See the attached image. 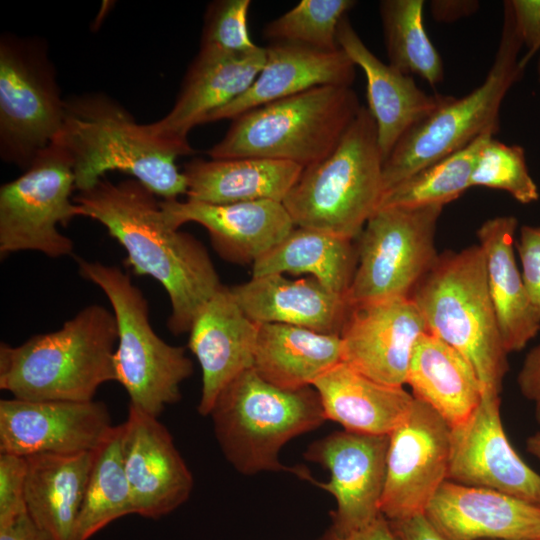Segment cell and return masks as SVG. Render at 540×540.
I'll return each mask as SVG.
<instances>
[{
    "instance_id": "6da1fadb",
    "label": "cell",
    "mask_w": 540,
    "mask_h": 540,
    "mask_svg": "<svg viewBox=\"0 0 540 540\" xmlns=\"http://www.w3.org/2000/svg\"><path fill=\"white\" fill-rule=\"evenodd\" d=\"M157 197L134 178L114 183L103 177L73 200L125 249L134 274L163 286L171 305L167 326L180 335L223 285L206 247L167 221Z\"/></svg>"
},
{
    "instance_id": "7a4b0ae2",
    "label": "cell",
    "mask_w": 540,
    "mask_h": 540,
    "mask_svg": "<svg viewBox=\"0 0 540 540\" xmlns=\"http://www.w3.org/2000/svg\"><path fill=\"white\" fill-rule=\"evenodd\" d=\"M72 164L75 190L95 185L107 172L131 175L163 200L186 194L179 156L194 151L157 136L118 101L101 92L65 99L61 128L54 138Z\"/></svg>"
},
{
    "instance_id": "3957f363",
    "label": "cell",
    "mask_w": 540,
    "mask_h": 540,
    "mask_svg": "<svg viewBox=\"0 0 540 540\" xmlns=\"http://www.w3.org/2000/svg\"><path fill=\"white\" fill-rule=\"evenodd\" d=\"M118 329L113 312L92 304L63 326L18 346L0 344V388L32 401L94 400L98 388L115 381Z\"/></svg>"
},
{
    "instance_id": "277c9868",
    "label": "cell",
    "mask_w": 540,
    "mask_h": 540,
    "mask_svg": "<svg viewBox=\"0 0 540 540\" xmlns=\"http://www.w3.org/2000/svg\"><path fill=\"white\" fill-rule=\"evenodd\" d=\"M209 416L222 453L238 472H290L312 481L306 468L287 467L279 459L287 442L326 420L312 386L283 389L264 380L252 368L221 392Z\"/></svg>"
},
{
    "instance_id": "5b68a950",
    "label": "cell",
    "mask_w": 540,
    "mask_h": 540,
    "mask_svg": "<svg viewBox=\"0 0 540 540\" xmlns=\"http://www.w3.org/2000/svg\"><path fill=\"white\" fill-rule=\"evenodd\" d=\"M410 297L428 332L469 360L485 390L500 394L509 370L508 352L490 299L481 246L440 254Z\"/></svg>"
},
{
    "instance_id": "8992f818",
    "label": "cell",
    "mask_w": 540,
    "mask_h": 540,
    "mask_svg": "<svg viewBox=\"0 0 540 540\" xmlns=\"http://www.w3.org/2000/svg\"><path fill=\"white\" fill-rule=\"evenodd\" d=\"M383 164L376 123L362 106L336 148L303 169L283 205L295 226L353 240L379 207Z\"/></svg>"
},
{
    "instance_id": "52a82bcc",
    "label": "cell",
    "mask_w": 540,
    "mask_h": 540,
    "mask_svg": "<svg viewBox=\"0 0 540 540\" xmlns=\"http://www.w3.org/2000/svg\"><path fill=\"white\" fill-rule=\"evenodd\" d=\"M361 107L351 87H315L232 119L208 155L211 159L282 160L304 169L336 148Z\"/></svg>"
},
{
    "instance_id": "ba28073f",
    "label": "cell",
    "mask_w": 540,
    "mask_h": 540,
    "mask_svg": "<svg viewBox=\"0 0 540 540\" xmlns=\"http://www.w3.org/2000/svg\"><path fill=\"white\" fill-rule=\"evenodd\" d=\"M76 261L81 277L103 291L116 319L115 381L126 390L129 406L158 418L181 399L180 387L192 375L193 362L183 347L165 342L153 330L148 301L128 273L80 257Z\"/></svg>"
},
{
    "instance_id": "9c48e42d",
    "label": "cell",
    "mask_w": 540,
    "mask_h": 540,
    "mask_svg": "<svg viewBox=\"0 0 540 540\" xmlns=\"http://www.w3.org/2000/svg\"><path fill=\"white\" fill-rule=\"evenodd\" d=\"M523 46L505 1L498 48L484 81L462 98L450 96L397 143L383 164L384 192L479 136L498 132L503 100L524 72L519 64Z\"/></svg>"
},
{
    "instance_id": "30bf717a",
    "label": "cell",
    "mask_w": 540,
    "mask_h": 540,
    "mask_svg": "<svg viewBox=\"0 0 540 540\" xmlns=\"http://www.w3.org/2000/svg\"><path fill=\"white\" fill-rule=\"evenodd\" d=\"M65 112L46 43L0 37V157L26 169L58 134Z\"/></svg>"
},
{
    "instance_id": "8fae6325",
    "label": "cell",
    "mask_w": 540,
    "mask_h": 540,
    "mask_svg": "<svg viewBox=\"0 0 540 540\" xmlns=\"http://www.w3.org/2000/svg\"><path fill=\"white\" fill-rule=\"evenodd\" d=\"M443 206L378 208L358 236L350 306L410 297L440 254L435 233Z\"/></svg>"
},
{
    "instance_id": "7c38bea8",
    "label": "cell",
    "mask_w": 540,
    "mask_h": 540,
    "mask_svg": "<svg viewBox=\"0 0 540 540\" xmlns=\"http://www.w3.org/2000/svg\"><path fill=\"white\" fill-rule=\"evenodd\" d=\"M75 179L66 154L51 143L19 177L0 187V255L37 251L51 258L73 253L58 225L83 216L72 196Z\"/></svg>"
},
{
    "instance_id": "4fadbf2b",
    "label": "cell",
    "mask_w": 540,
    "mask_h": 540,
    "mask_svg": "<svg viewBox=\"0 0 540 540\" xmlns=\"http://www.w3.org/2000/svg\"><path fill=\"white\" fill-rule=\"evenodd\" d=\"M451 428L414 398L405 419L389 434L381 514L398 521L425 511L447 480Z\"/></svg>"
},
{
    "instance_id": "5bb4252c",
    "label": "cell",
    "mask_w": 540,
    "mask_h": 540,
    "mask_svg": "<svg viewBox=\"0 0 540 540\" xmlns=\"http://www.w3.org/2000/svg\"><path fill=\"white\" fill-rule=\"evenodd\" d=\"M500 404V394L485 390L469 418L451 428L447 480L496 490L540 506V474L510 444Z\"/></svg>"
},
{
    "instance_id": "9a60e30c",
    "label": "cell",
    "mask_w": 540,
    "mask_h": 540,
    "mask_svg": "<svg viewBox=\"0 0 540 540\" xmlns=\"http://www.w3.org/2000/svg\"><path fill=\"white\" fill-rule=\"evenodd\" d=\"M389 435L337 431L312 442L304 458L330 473L328 482L312 484L336 501L331 526L348 531L367 525L380 514L386 476Z\"/></svg>"
},
{
    "instance_id": "2e32d148",
    "label": "cell",
    "mask_w": 540,
    "mask_h": 540,
    "mask_svg": "<svg viewBox=\"0 0 540 540\" xmlns=\"http://www.w3.org/2000/svg\"><path fill=\"white\" fill-rule=\"evenodd\" d=\"M114 427L100 401H0V453L26 457L95 451Z\"/></svg>"
},
{
    "instance_id": "e0dca14e",
    "label": "cell",
    "mask_w": 540,
    "mask_h": 540,
    "mask_svg": "<svg viewBox=\"0 0 540 540\" xmlns=\"http://www.w3.org/2000/svg\"><path fill=\"white\" fill-rule=\"evenodd\" d=\"M428 332L411 297L350 306L340 332L342 362L383 384H406L415 343Z\"/></svg>"
},
{
    "instance_id": "ac0fdd59",
    "label": "cell",
    "mask_w": 540,
    "mask_h": 540,
    "mask_svg": "<svg viewBox=\"0 0 540 540\" xmlns=\"http://www.w3.org/2000/svg\"><path fill=\"white\" fill-rule=\"evenodd\" d=\"M121 450L134 513L159 519L188 500L193 477L168 429L157 417L129 406Z\"/></svg>"
},
{
    "instance_id": "d6986e66",
    "label": "cell",
    "mask_w": 540,
    "mask_h": 540,
    "mask_svg": "<svg viewBox=\"0 0 540 540\" xmlns=\"http://www.w3.org/2000/svg\"><path fill=\"white\" fill-rule=\"evenodd\" d=\"M265 47L246 52L202 45L190 63L170 111L150 129L159 137L194 151L190 131L216 110L242 95L265 63ZM195 152V151H194Z\"/></svg>"
},
{
    "instance_id": "ffe728a7",
    "label": "cell",
    "mask_w": 540,
    "mask_h": 540,
    "mask_svg": "<svg viewBox=\"0 0 540 540\" xmlns=\"http://www.w3.org/2000/svg\"><path fill=\"white\" fill-rule=\"evenodd\" d=\"M160 205L177 229L189 222L203 226L218 255L232 263L253 264L296 227L283 202L272 200L208 204L171 199Z\"/></svg>"
},
{
    "instance_id": "44dd1931",
    "label": "cell",
    "mask_w": 540,
    "mask_h": 540,
    "mask_svg": "<svg viewBox=\"0 0 540 540\" xmlns=\"http://www.w3.org/2000/svg\"><path fill=\"white\" fill-rule=\"evenodd\" d=\"M258 330L259 324L244 313L226 286L197 313L188 332V347L202 372L200 415L209 416L221 392L253 368Z\"/></svg>"
},
{
    "instance_id": "7402d4cb",
    "label": "cell",
    "mask_w": 540,
    "mask_h": 540,
    "mask_svg": "<svg viewBox=\"0 0 540 540\" xmlns=\"http://www.w3.org/2000/svg\"><path fill=\"white\" fill-rule=\"evenodd\" d=\"M426 517L447 540H540V506L446 480Z\"/></svg>"
},
{
    "instance_id": "603a6c76",
    "label": "cell",
    "mask_w": 540,
    "mask_h": 540,
    "mask_svg": "<svg viewBox=\"0 0 540 540\" xmlns=\"http://www.w3.org/2000/svg\"><path fill=\"white\" fill-rule=\"evenodd\" d=\"M337 42L365 74L368 110L376 123L385 161L397 143L450 96L428 94L417 86L411 75L382 62L364 44L348 16L339 24Z\"/></svg>"
},
{
    "instance_id": "cb8c5ba5",
    "label": "cell",
    "mask_w": 540,
    "mask_h": 540,
    "mask_svg": "<svg viewBox=\"0 0 540 540\" xmlns=\"http://www.w3.org/2000/svg\"><path fill=\"white\" fill-rule=\"evenodd\" d=\"M265 53V63L251 86L209 115L205 124L232 120L256 107L315 87H351L355 79L356 65L341 48L323 51L295 43L271 42Z\"/></svg>"
},
{
    "instance_id": "d4e9b609",
    "label": "cell",
    "mask_w": 540,
    "mask_h": 540,
    "mask_svg": "<svg viewBox=\"0 0 540 540\" xmlns=\"http://www.w3.org/2000/svg\"><path fill=\"white\" fill-rule=\"evenodd\" d=\"M229 289L244 313L257 324L280 323L340 335L350 308L345 296L314 277L252 276Z\"/></svg>"
},
{
    "instance_id": "484cf974",
    "label": "cell",
    "mask_w": 540,
    "mask_h": 540,
    "mask_svg": "<svg viewBox=\"0 0 540 540\" xmlns=\"http://www.w3.org/2000/svg\"><path fill=\"white\" fill-rule=\"evenodd\" d=\"M517 228L514 216H496L477 230L485 256L488 291L508 354L523 350L540 331V315L515 258Z\"/></svg>"
},
{
    "instance_id": "4316f807",
    "label": "cell",
    "mask_w": 540,
    "mask_h": 540,
    "mask_svg": "<svg viewBox=\"0 0 540 540\" xmlns=\"http://www.w3.org/2000/svg\"><path fill=\"white\" fill-rule=\"evenodd\" d=\"M326 420L344 430L389 435L409 413L414 397L403 386L377 382L341 362L312 385Z\"/></svg>"
},
{
    "instance_id": "83f0119b",
    "label": "cell",
    "mask_w": 540,
    "mask_h": 540,
    "mask_svg": "<svg viewBox=\"0 0 540 540\" xmlns=\"http://www.w3.org/2000/svg\"><path fill=\"white\" fill-rule=\"evenodd\" d=\"M406 384L453 428L469 418L485 388L469 360L433 334L419 336L412 351Z\"/></svg>"
},
{
    "instance_id": "f1b7e54d",
    "label": "cell",
    "mask_w": 540,
    "mask_h": 540,
    "mask_svg": "<svg viewBox=\"0 0 540 540\" xmlns=\"http://www.w3.org/2000/svg\"><path fill=\"white\" fill-rule=\"evenodd\" d=\"M303 168L257 157L204 160L185 164L187 199L208 204L272 200L283 202Z\"/></svg>"
},
{
    "instance_id": "f546056e",
    "label": "cell",
    "mask_w": 540,
    "mask_h": 540,
    "mask_svg": "<svg viewBox=\"0 0 540 540\" xmlns=\"http://www.w3.org/2000/svg\"><path fill=\"white\" fill-rule=\"evenodd\" d=\"M94 451L26 456L27 514L53 540H74Z\"/></svg>"
},
{
    "instance_id": "4dcf8cb0",
    "label": "cell",
    "mask_w": 540,
    "mask_h": 540,
    "mask_svg": "<svg viewBox=\"0 0 540 540\" xmlns=\"http://www.w3.org/2000/svg\"><path fill=\"white\" fill-rule=\"evenodd\" d=\"M341 362L339 334L280 323L259 324L253 369L277 387H310Z\"/></svg>"
},
{
    "instance_id": "1f68e13d",
    "label": "cell",
    "mask_w": 540,
    "mask_h": 540,
    "mask_svg": "<svg viewBox=\"0 0 540 540\" xmlns=\"http://www.w3.org/2000/svg\"><path fill=\"white\" fill-rule=\"evenodd\" d=\"M356 266L357 250L352 240L296 226L252 264V276L306 273L346 297Z\"/></svg>"
},
{
    "instance_id": "d6a6232c",
    "label": "cell",
    "mask_w": 540,
    "mask_h": 540,
    "mask_svg": "<svg viewBox=\"0 0 540 540\" xmlns=\"http://www.w3.org/2000/svg\"><path fill=\"white\" fill-rule=\"evenodd\" d=\"M121 424L94 451L74 540H88L111 522L135 514L121 450Z\"/></svg>"
},
{
    "instance_id": "836d02e7",
    "label": "cell",
    "mask_w": 540,
    "mask_h": 540,
    "mask_svg": "<svg viewBox=\"0 0 540 540\" xmlns=\"http://www.w3.org/2000/svg\"><path fill=\"white\" fill-rule=\"evenodd\" d=\"M423 0H383L379 12L388 64L429 85L442 82V58L428 37L423 22Z\"/></svg>"
},
{
    "instance_id": "e575fe53",
    "label": "cell",
    "mask_w": 540,
    "mask_h": 540,
    "mask_svg": "<svg viewBox=\"0 0 540 540\" xmlns=\"http://www.w3.org/2000/svg\"><path fill=\"white\" fill-rule=\"evenodd\" d=\"M484 134L464 148L419 170L384 192L379 207L443 206L471 188L470 180L478 155L494 137Z\"/></svg>"
},
{
    "instance_id": "d590c367",
    "label": "cell",
    "mask_w": 540,
    "mask_h": 540,
    "mask_svg": "<svg viewBox=\"0 0 540 540\" xmlns=\"http://www.w3.org/2000/svg\"><path fill=\"white\" fill-rule=\"evenodd\" d=\"M353 0H302L267 23L263 36L271 42H288L323 51L338 50L337 31L355 6Z\"/></svg>"
},
{
    "instance_id": "8d00e7d4",
    "label": "cell",
    "mask_w": 540,
    "mask_h": 540,
    "mask_svg": "<svg viewBox=\"0 0 540 540\" xmlns=\"http://www.w3.org/2000/svg\"><path fill=\"white\" fill-rule=\"evenodd\" d=\"M471 187H487L507 192L521 204L539 199L525 151L520 145H507L491 137L481 149L470 180Z\"/></svg>"
},
{
    "instance_id": "74e56055",
    "label": "cell",
    "mask_w": 540,
    "mask_h": 540,
    "mask_svg": "<svg viewBox=\"0 0 540 540\" xmlns=\"http://www.w3.org/2000/svg\"><path fill=\"white\" fill-rule=\"evenodd\" d=\"M250 0H217L205 11L201 43L219 48L246 52L258 47L248 31Z\"/></svg>"
},
{
    "instance_id": "f35d334b",
    "label": "cell",
    "mask_w": 540,
    "mask_h": 540,
    "mask_svg": "<svg viewBox=\"0 0 540 540\" xmlns=\"http://www.w3.org/2000/svg\"><path fill=\"white\" fill-rule=\"evenodd\" d=\"M26 457L0 453V527L27 513Z\"/></svg>"
},
{
    "instance_id": "ab89813d",
    "label": "cell",
    "mask_w": 540,
    "mask_h": 540,
    "mask_svg": "<svg viewBox=\"0 0 540 540\" xmlns=\"http://www.w3.org/2000/svg\"><path fill=\"white\" fill-rule=\"evenodd\" d=\"M528 295L540 315V225L520 227L515 242Z\"/></svg>"
},
{
    "instance_id": "60d3db41",
    "label": "cell",
    "mask_w": 540,
    "mask_h": 540,
    "mask_svg": "<svg viewBox=\"0 0 540 540\" xmlns=\"http://www.w3.org/2000/svg\"><path fill=\"white\" fill-rule=\"evenodd\" d=\"M517 32L527 48L519 64L525 70L540 51V0H509Z\"/></svg>"
},
{
    "instance_id": "b9f144b4",
    "label": "cell",
    "mask_w": 540,
    "mask_h": 540,
    "mask_svg": "<svg viewBox=\"0 0 540 540\" xmlns=\"http://www.w3.org/2000/svg\"><path fill=\"white\" fill-rule=\"evenodd\" d=\"M520 393L534 406V414L540 424V343L526 354L517 374Z\"/></svg>"
},
{
    "instance_id": "7bdbcfd3",
    "label": "cell",
    "mask_w": 540,
    "mask_h": 540,
    "mask_svg": "<svg viewBox=\"0 0 540 540\" xmlns=\"http://www.w3.org/2000/svg\"><path fill=\"white\" fill-rule=\"evenodd\" d=\"M316 540H399L389 520L382 514L365 526L357 529L341 531L333 526Z\"/></svg>"
},
{
    "instance_id": "ee69618b",
    "label": "cell",
    "mask_w": 540,
    "mask_h": 540,
    "mask_svg": "<svg viewBox=\"0 0 540 540\" xmlns=\"http://www.w3.org/2000/svg\"><path fill=\"white\" fill-rule=\"evenodd\" d=\"M389 522L399 540H447L425 514Z\"/></svg>"
},
{
    "instance_id": "f6af8a7d",
    "label": "cell",
    "mask_w": 540,
    "mask_h": 540,
    "mask_svg": "<svg viewBox=\"0 0 540 540\" xmlns=\"http://www.w3.org/2000/svg\"><path fill=\"white\" fill-rule=\"evenodd\" d=\"M429 6L436 22L452 23L476 13L480 2L477 0H432Z\"/></svg>"
},
{
    "instance_id": "bcb514c9",
    "label": "cell",
    "mask_w": 540,
    "mask_h": 540,
    "mask_svg": "<svg viewBox=\"0 0 540 540\" xmlns=\"http://www.w3.org/2000/svg\"><path fill=\"white\" fill-rule=\"evenodd\" d=\"M0 540H53L25 513L0 527Z\"/></svg>"
},
{
    "instance_id": "7dc6e473",
    "label": "cell",
    "mask_w": 540,
    "mask_h": 540,
    "mask_svg": "<svg viewBox=\"0 0 540 540\" xmlns=\"http://www.w3.org/2000/svg\"><path fill=\"white\" fill-rule=\"evenodd\" d=\"M526 450L540 462V432L526 439Z\"/></svg>"
},
{
    "instance_id": "c3c4849f",
    "label": "cell",
    "mask_w": 540,
    "mask_h": 540,
    "mask_svg": "<svg viewBox=\"0 0 540 540\" xmlns=\"http://www.w3.org/2000/svg\"><path fill=\"white\" fill-rule=\"evenodd\" d=\"M538 53H539V57L537 61V76H538V81L540 83V51Z\"/></svg>"
}]
</instances>
